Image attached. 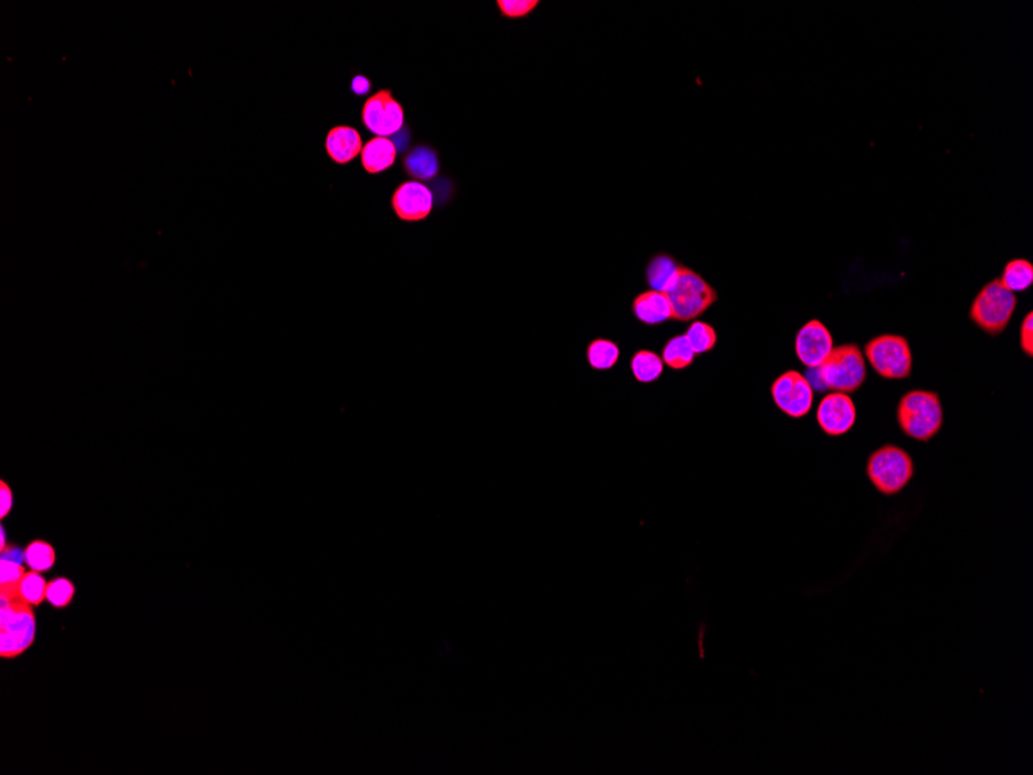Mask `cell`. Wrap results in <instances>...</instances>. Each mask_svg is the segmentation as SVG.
I'll use <instances>...</instances> for the list:
<instances>
[{"instance_id":"obj_8","label":"cell","mask_w":1033,"mask_h":775,"mask_svg":"<svg viewBox=\"0 0 1033 775\" xmlns=\"http://www.w3.org/2000/svg\"><path fill=\"white\" fill-rule=\"evenodd\" d=\"M770 395L775 406L791 418L806 417L813 409V385L809 384L805 375L796 370H788L779 375L770 385Z\"/></svg>"},{"instance_id":"obj_7","label":"cell","mask_w":1033,"mask_h":775,"mask_svg":"<svg viewBox=\"0 0 1033 775\" xmlns=\"http://www.w3.org/2000/svg\"><path fill=\"white\" fill-rule=\"evenodd\" d=\"M865 357L882 378L905 380L913 370L908 340L898 334H882L865 346Z\"/></svg>"},{"instance_id":"obj_27","label":"cell","mask_w":1033,"mask_h":775,"mask_svg":"<svg viewBox=\"0 0 1033 775\" xmlns=\"http://www.w3.org/2000/svg\"><path fill=\"white\" fill-rule=\"evenodd\" d=\"M538 5V0H498L497 6L502 16L508 19H521L529 16Z\"/></svg>"},{"instance_id":"obj_31","label":"cell","mask_w":1033,"mask_h":775,"mask_svg":"<svg viewBox=\"0 0 1033 775\" xmlns=\"http://www.w3.org/2000/svg\"><path fill=\"white\" fill-rule=\"evenodd\" d=\"M2 559H10V561L23 564V562L27 561V557H25V548L17 547V545L14 544H10L2 551Z\"/></svg>"},{"instance_id":"obj_14","label":"cell","mask_w":1033,"mask_h":775,"mask_svg":"<svg viewBox=\"0 0 1033 775\" xmlns=\"http://www.w3.org/2000/svg\"><path fill=\"white\" fill-rule=\"evenodd\" d=\"M362 136L355 127L350 125H336L328 132L325 138V149L328 157L338 165H347L361 155Z\"/></svg>"},{"instance_id":"obj_17","label":"cell","mask_w":1033,"mask_h":775,"mask_svg":"<svg viewBox=\"0 0 1033 775\" xmlns=\"http://www.w3.org/2000/svg\"><path fill=\"white\" fill-rule=\"evenodd\" d=\"M402 166L409 176L417 178V180H423V182H429L432 178H435L440 172L438 155H436L435 149H432L430 146L413 148L404 157Z\"/></svg>"},{"instance_id":"obj_16","label":"cell","mask_w":1033,"mask_h":775,"mask_svg":"<svg viewBox=\"0 0 1033 775\" xmlns=\"http://www.w3.org/2000/svg\"><path fill=\"white\" fill-rule=\"evenodd\" d=\"M679 266L681 263H678L672 255L666 254V253L653 255L645 268V280H647L650 289L667 293L673 282L676 280Z\"/></svg>"},{"instance_id":"obj_12","label":"cell","mask_w":1033,"mask_h":775,"mask_svg":"<svg viewBox=\"0 0 1033 775\" xmlns=\"http://www.w3.org/2000/svg\"><path fill=\"white\" fill-rule=\"evenodd\" d=\"M857 410L851 396L832 392L824 396L817 408V421L826 435L840 436L853 429Z\"/></svg>"},{"instance_id":"obj_21","label":"cell","mask_w":1033,"mask_h":775,"mask_svg":"<svg viewBox=\"0 0 1033 775\" xmlns=\"http://www.w3.org/2000/svg\"><path fill=\"white\" fill-rule=\"evenodd\" d=\"M25 557H27L25 564L33 572H50L56 565V549L50 542L42 538H33L25 547Z\"/></svg>"},{"instance_id":"obj_25","label":"cell","mask_w":1033,"mask_h":775,"mask_svg":"<svg viewBox=\"0 0 1033 775\" xmlns=\"http://www.w3.org/2000/svg\"><path fill=\"white\" fill-rule=\"evenodd\" d=\"M76 596V585L70 579L59 576L51 579L47 587V602L57 610L67 608Z\"/></svg>"},{"instance_id":"obj_10","label":"cell","mask_w":1033,"mask_h":775,"mask_svg":"<svg viewBox=\"0 0 1033 775\" xmlns=\"http://www.w3.org/2000/svg\"><path fill=\"white\" fill-rule=\"evenodd\" d=\"M834 350V340L828 327L817 319L805 323L796 336V355L807 368H817Z\"/></svg>"},{"instance_id":"obj_4","label":"cell","mask_w":1033,"mask_h":775,"mask_svg":"<svg viewBox=\"0 0 1033 775\" xmlns=\"http://www.w3.org/2000/svg\"><path fill=\"white\" fill-rule=\"evenodd\" d=\"M673 308V321L690 323L710 308L718 300L717 289L698 272L679 266L678 276L667 291Z\"/></svg>"},{"instance_id":"obj_5","label":"cell","mask_w":1033,"mask_h":775,"mask_svg":"<svg viewBox=\"0 0 1033 775\" xmlns=\"http://www.w3.org/2000/svg\"><path fill=\"white\" fill-rule=\"evenodd\" d=\"M1017 302L1015 293L1005 288L1000 279H994L973 300L970 319L986 333H1003L1017 310Z\"/></svg>"},{"instance_id":"obj_28","label":"cell","mask_w":1033,"mask_h":775,"mask_svg":"<svg viewBox=\"0 0 1033 775\" xmlns=\"http://www.w3.org/2000/svg\"><path fill=\"white\" fill-rule=\"evenodd\" d=\"M1020 342H1021V349L1026 355L1032 357L1033 355V313H1029L1028 316L1024 317L1021 323V332H1020Z\"/></svg>"},{"instance_id":"obj_11","label":"cell","mask_w":1033,"mask_h":775,"mask_svg":"<svg viewBox=\"0 0 1033 775\" xmlns=\"http://www.w3.org/2000/svg\"><path fill=\"white\" fill-rule=\"evenodd\" d=\"M392 208L401 221L426 220L434 211V193L423 183H401L392 195Z\"/></svg>"},{"instance_id":"obj_3","label":"cell","mask_w":1033,"mask_h":775,"mask_svg":"<svg viewBox=\"0 0 1033 775\" xmlns=\"http://www.w3.org/2000/svg\"><path fill=\"white\" fill-rule=\"evenodd\" d=\"M900 429L909 438L928 442L943 427V404L934 392L911 391L902 396L898 406Z\"/></svg>"},{"instance_id":"obj_24","label":"cell","mask_w":1033,"mask_h":775,"mask_svg":"<svg viewBox=\"0 0 1033 775\" xmlns=\"http://www.w3.org/2000/svg\"><path fill=\"white\" fill-rule=\"evenodd\" d=\"M690 346L696 355H704L713 350L718 342L717 330L710 323L702 321H693L685 332Z\"/></svg>"},{"instance_id":"obj_33","label":"cell","mask_w":1033,"mask_h":775,"mask_svg":"<svg viewBox=\"0 0 1033 775\" xmlns=\"http://www.w3.org/2000/svg\"><path fill=\"white\" fill-rule=\"evenodd\" d=\"M6 547H8V544H6L5 527L2 525V528H0V551H4Z\"/></svg>"},{"instance_id":"obj_15","label":"cell","mask_w":1033,"mask_h":775,"mask_svg":"<svg viewBox=\"0 0 1033 775\" xmlns=\"http://www.w3.org/2000/svg\"><path fill=\"white\" fill-rule=\"evenodd\" d=\"M398 151L392 140L376 136L362 148L361 161L368 174H381L395 165Z\"/></svg>"},{"instance_id":"obj_9","label":"cell","mask_w":1033,"mask_h":775,"mask_svg":"<svg viewBox=\"0 0 1033 775\" xmlns=\"http://www.w3.org/2000/svg\"><path fill=\"white\" fill-rule=\"evenodd\" d=\"M362 125L374 135H396L404 125V108L396 101L392 91L379 90L368 98L361 114Z\"/></svg>"},{"instance_id":"obj_22","label":"cell","mask_w":1033,"mask_h":775,"mask_svg":"<svg viewBox=\"0 0 1033 775\" xmlns=\"http://www.w3.org/2000/svg\"><path fill=\"white\" fill-rule=\"evenodd\" d=\"M1000 282L1011 293L1026 291L1033 282V266L1024 259H1015L1005 265Z\"/></svg>"},{"instance_id":"obj_1","label":"cell","mask_w":1033,"mask_h":775,"mask_svg":"<svg viewBox=\"0 0 1033 775\" xmlns=\"http://www.w3.org/2000/svg\"><path fill=\"white\" fill-rule=\"evenodd\" d=\"M811 370L815 374V381H811L809 384L817 391L831 389L832 392L853 393L866 380L864 353L856 344L834 347L826 361L820 367Z\"/></svg>"},{"instance_id":"obj_26","label":"cell","mask_w":1033,"mask_h":775,"mask_svg":"<svg viewBox=\"0 0 1033 775\" xmlns=\"http://www.w3.org/2000/svg\"><path fill=\"white\" fill-rule=\"evenodd\" d=\"M25 566L19 562L2 559L0 561V594L16 596L17 587L25 576Z\"/></svg>"},{"instance_id":"obj_19","label":"cell","mask_w":1033,"mask_h":775,"mask_svg":"<svg viewBox=\"0 0 1033 775\" xmlns=\"http://www.w3.org/2000/svg\"><path fill=\"white\" fill-rule=\"evenodd\" d=\"M585 357H587V363L593 370L607 372V370L615 367V364L619 363L621 349L615 340L598 338L588 344Z\"/></svg>"},{"instance_id":"obj_23","label":"cell","mask_w":1033,"mask_h":775,"mask_svg":"<svg viewBox=\"0 0 1033 775\" xmlns=\"http://www.w3.org/2000/svg\"><path fill=\"white\" fill-rule=\"evenodd\" d=\"M47 587H48V582L42 576V573L31 570V572L25 573V576L19 583L16 598L36 608L44 600H47Z\"/></svg>"},{"instance_id":"obj_2","label":"cell","mask_w":1033,"mask_h":775,"mask_svg":"<svg viewBox=\"0 0 1033 775\" xmlns=\"http://www.w3.org/2000/svg\"><path fill=\"white\" fill-rule=\"evenodd\" d=\"M0 616V657L14 659L29 650L36 641V615L33 607L16 596H4Z\"/></svg>"},{"instance_id":"obj_6","label":"cell","mask_w":1033,"mask_h":775,"mask_svg":"<svg viewBox=\"0 0 1033 775\" xmlns=\"http://www.w3.org/2000/svg\"><path fill=\"white\" fill-rule=\"evenodd\" d=\"M866 472L871 483L882 494L892 495L900 493L908 485L915 474V466L904 449L885 446L871 455Z\"/></svg>"},{"instance_id":"obj_32","label":"cell","mask_w":1033,"mask_h":775,"mask_svg":"<svg viewBox=\"0 0 1033 775\" xmlns=\"http://www.w3.org/2000/svg\"><path fill=\"white\" fill-rule=\"evenodd\" d=\"M393 136H395V142H393V144H395L398 153H406L409 142H404V138H410V133H409V131H407V127L406 129L402 127L401 131L398 132V133Z\"/></svg>"},{"instance_id":"obj_20","label":"cell","mask_w":1033,"mask_h":775,"mask_svg":"<svg viewBox=\"0 0 1033 775\" xmlns=\"http://www.w3.org/2000/svg\"><path fill=\"white\" fill-rule=\"evenodd\" d=\"M661 357L667 367H670L672 370H684L694 363L696 353L690 346L687 336L684 333L673 336L667 340L666 346L662 349Z\"/></svg>"},{"instance_id":"obj_18","label":"cell","mask_w":1033,"mask_h":775,"mask_svg":"<svg viewBox=\"0 0 1033 775\" xmlns=\"http://www.w3.org/2000/svg\"><path fill=\"white\" fill-rule=\"evenodd\" d=\"M664 367L666 364L661 355L649 349H641L630 359L633 376L641 384H651L659 380L664 374Z\"/></svg>"},{"instance_id":"obj_29","label":"cell","mask_w":1033,"mask_h":775,"mask_svg":"<svg viewBox=\"0 0 1033 775\" xmlns=\"http://www.w3.org/2000/svg\"><path fill=\"white\" fill-rule=\"evenodd\" d=\"M0 519L4 521L8 515L12 514L13 508H14V494L13 489L5 480L0 481Z\"/></svg>"},{"instance_id":"obj_13","label":"cell","mask_w":1033,"mask_h":775,"mask_svg":"<svg viewBox=\"0 0 1033 775\" xmlns=\"http://www.w3.org/2000/svg\"><path fill=\"white\" fill-rule=\"evenodd\" d=\"M632 312L639 323L656 327L673 321V308L667 293L647 289L633 299Z\"/></svg>"},{"instance_id":"obj_30","label":"cell","mask_w":1033,"mask_h":775,"mask_svg":"<svg viewBox=\"0 0 1033 775\" xmlns=\"http://www.w3.org/2000/svg\"><path fill=\"white\" fill-rule=\"evenodd\" d=\"M351 91L355 93L356 97H366L372 90V82L366 76L357 74L351 80Z\"/></svg>"}]
</instances>
